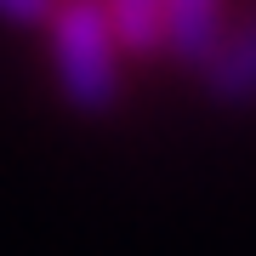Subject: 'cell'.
<instances>
[{
	"mask_svg": "<svg viewBox=\"0 0 256 256\" xmlns=\"http://www.w3.org/2000/svg\"><path fill=\"white\" fill-rule=\"evenodd\" d=\"M46 52H52V80L57 97L74 114L102 120L126 102V52H120L102 0H57V12L46 18Z\"/></svg>",
	"mask_w": 256,
	"mask_h": 256,
	"instance_id": "obj_1",
	"label": "cell"
},
{
	"mask_svg": "<svg viewBox=\"0 0 256 256\" xmlns=\"http://www.w3.org/2000/svg\"><path fill=\"white\" fill-rule=\"evenodd\" d=\"M200 92L210 108H256V6L239 23H228V40L200 68Z\"/></svg>",
	"mask_w": 256,
	"mask_h": 256,
	"instance_id": "obj_2",
	"label": "cell"
},
{
	"mask_svg": "<svg viewBox=\"0 0 256 256\" xmlns=\"http://www.w3.org/2000/svg\"><path fill=\"white\" fill-rule=\"evenodd\" d=\"M160 23H165V52L160 57L200 74L216 57V46L228 40V0H165Z\"/></svg>",
	"mask_w": 256,
	"mask_h": 256,
	"instance_id": "obj_3",
	"label": "cell"
},
{
	"mask_svg": "<svg viewBox=\"0 0 256 256\" xmlns=\"http://www.w3.org/2000/svg\"><path fill=\"white\" fill-rule=\"evenodd\" d=\"M102 18H108L114 40L126 57H160L165 52V0H102Z\"/></svg>",
	"mask_w": 256,
	"mask_h": 256,
	"instance_id": "obj_4",
	"label": "cell"
},
{
	"mask_svg": "<svg viewBox=\"0 0 256 256\" xmlns=\"http://www.w3.org/2000/svg\"><path fill=\"white\" fill-rule=\"evenodd\" d=\"M52 12H57V0H0V23H12V28H46Z\"/></svg>",
	"mask_w": 256,
	"mask_h": 256,
	"instance_id": "obj_5",
	"label": "cell"
}]
</instances>
